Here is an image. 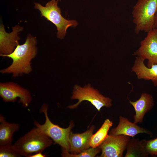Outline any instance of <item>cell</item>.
Masks as SVG:
<instances>
[{
	"mask_svg": "<svg viewBox=\"0 0 157 157\" xmlns=\"http://www.w3.org/2000/svg\"><path fill=\"white\" fill-rule=\"evenodd\" d=\"M36 43V37L28 34L24 43L21 45L18 44L11 53L2 56L11 58L13 62L10 66L1 70L0 72L12 74L14 77L30 73L32 69L31 61L37 53Z\"/></svg>",
	"mask_w": 157,
	"mask_h": 157,
	"instance_id": "obj_1",
	"label": "cell"
},
{
	"mask_svg": "<svg viewBox=\"0 0 157 157\" xmlns=\"http://www.w3.org/2000/svg\"><path fill=\"white\" fill-rule=\"evenodd\" d=\"M36 127L18 139L13 145L22 156L29 157L42 152L52 144V140Z\"/></svg>",
	"mask_w": 157,
	"mask_h": 157,
	"instance_id": "obj_2",
	"label": "cell"
},
{
	"mask_svg": "<svg viewBox=\"0 0 157 157\" xmlns=\"http://www.w3.org/2000/svg\"><path fill=\"white\" fill-rule=\"evenodd\" d=\"M157 10V0H138L132 12L136 34L148 33L153 28L154 19Z\"/></svg>",
	"mask_w": 157,
	"mask_h": 157,
	"instance_id": "obj_3",
	"label": "cell"
},
{
	"mask_svg": "<svg viewBox=\"0 0 157 157\" xmlns=\"http://www.w3.org/2000/svg\"><path fill=\"white\" fill-rule=\"evenodd\" d=\"M48 109L47 104H44L42 105L40 112L43 113L45 115V122L42 124L35 121L34 125L42 133L51 138L54 141V144L60 146L62 151H67L69 152V135L72 129L74 126L73 122H71L69 126L66 128L54 124L49 118Z\"/></svg>",
	"mask_w": 157,
	"mask_h": 157,
	"instance_id": "obj_4",
	"label": "cell"
},
{
	"mask_svg": "<svg viewBox=\"0 0 157 157\" xmlns=\"http://www.w3.org/2000/svg\"><path fill=\"white\" fill-rule=\"evenodd\" d=\"M58 1L51 0L44 6L39 3H35V8L39 10L41 16L44 17L56 26L57 30V37L63 39L67 29L70 26L76 27L78 22L75 20L65 19L61 14L60 8L58 6Z\"/></svg>",
	"mask_w": 157,
	"mask_h": 157,
	"instance_id": "obj_5",
	"label": "cell"
},
{
	"mask_svg": "<svg viewBox=\"0 0 157 157\" xmlns=\"http://www.w3.org/2000/svg\"><path fill=\"white\" fill-rule=\"evenodd\" d=\"M72 94L71 99H77L78 101L76 104L69 106L68 107L70 109L76 108L84 101L90 102L99 111L104 106L110 108L112 106V100L111 99L104 96L98 90L92 87L90 84L83 87L75 85L74 87Z\"/></svg>",
	"mask_w": 157,
	"mask_h": 157,
	"instance_id": "obj_6",
	"label": "cell"
},
{
	"mask_svg": "<svg viewBox=\"0 0 157 157\" xmlns=\"http://www.w3.org/2000/svg\"><path fill=\"white\" fill-rule=\"evenodd\" d=\"M0 96L5 102H15L19 98V103L24 107H27L32 98L29 92L13 82L1 83Z\"/></svg>",
	"mask_w": 157,
	"mask_h": 157,
	"instance_id": "obj_7",
	"label": "cell"
},
{
	"mask_svg": "<svg viewBox=\"0 0 157 157\" xmlns=\"http://www.w3.org/2000/svg\"><path fill=\"white\" fill-rule=\"evenodd\" d=\"M133 55L147 60L149 67L157 64V28H153L147 33L146 37L141 41L140 47Z\"/></svg>",
	"mask_w": 157,
	"mask_h": 157,
	"instance_id": "obj_8",
	"label": "cell"
},
{
	"mask_svg": "<svg viewBox=\"0 0 157 157\" xmlns=\"http://www.w3.org/2000/svg\"><path fill=\"white\" fill-rule=\"evenodd\" d=\"M130 137L123 135H108L98 147L101 149V157H122Z\"/></svg>",
	"mask_w": 157,
	"mask_h": 157,
	"instance_id": "obj_9",
	"label": "cell"
},
{
	"mask_svg": "<svg viewBox=\"0 0 157 157\" xmlns=\"http://www.w3.org/2000/svg\"><path fill=\"white\" fill-rule=\"evenodd\" d=\"M23 27L17 25L13 27V31L10 33L5 31L4 26L1 24L0 27V56L11 53L14 50L18 43L19 37L18 35L23 30Z\"/></svg>",
	"mask_w": 157,
	"mask_h": 157,
	"instance_id": "obj_10",
	"label": "cell"
},
{
	"mask_svg": "<svg viewBox=\"0 0 157 157\" xmlns=\"http://www.w3.org/2000/svg\"><path fill=\"white\" fill-rule=\"evenodd\" d=\"M94 129L92 126L85 132L81 133H74L71 131L69 135V152L78 154L90 148V142Z\"/></svg>",
	"mask_w": 157,
	"mask_h": 157,
	"instance_id": "obj_11",
	"label": "cell"
},
{
	"mask_svg": "<svg viewBox=\"0 0 157 157\" xmlns=\"http://www.w3.org/2000/svg\"><path fill=\"white\" fill-rule=\"evenodd\" d=\"M140 133H145L151 136L152 135V133L149 130L139 127L134 122H131L127 118L120 116L118 125L111 130L109 135H123L133 138Z\"/></svg>",
	"mask_w": 157,
	"mask_h": 157,
	"instance_id": "obj_12",
	"label": "cell"
},
{
	"mask_svg": "<svg viewBox=\"0 0 157 157\" xmlns=\"http://www.w3.org/2000/svg\"><path fill=\"white\" fill-rule=\"evenodd\" d=\"M129 102L135 110L134 122L136 124L142 122L145 115L152 109L154 104L152 96L147 93H142L137 101H132L129 100Z\"/></svg>",
	"mask_w": 157,
	"mask_h": 157,
	"instance_id": "obj_13",
	"label": "cell"
},
{
	"mask_svg": "<svg viewBox=\"0 0 157 157\" xmlns=\"http://www.w3.org/2000/svg\"><path fill=\"white\" fill-rule=\"evenodd\" d=\"M144 60L136 56L131 72L135 73L138 79L151 80L154 86H157V64L149 67L144 64Z\"/></svg>",
	"mask_w": 157,
	"mask_h": 157,
	"instance_id": "obj_14",
	"label": "cell"
},
{
	"mask_svg": "<svg viewBox=\"0 0 157 157\" xmlns=\"http://www.w3.org/2000/svg\"><path fill=\"white\" fill-rule=\"evenodd\" d=\"M0 146L11 144L13 135L19 129V125L7 122L1 114L0 115Z\"/></svg>",
	"mask_w": 157,
	"mask_h": 157,
	"instance_id": "obj_15",
	"label": "cell"
},
{
	"mask_svg": "<svg viewBox=\"0 0 157 157\" xmlns=\"http://www.w3.org/2000/svg\"><path fill=\"white\" fill-rule=\"evenodd\" d=\"M112 125V122L109 119H106L100 128L94 134L92 135L90 142V147H98L108 135V131Z\"/></svg>",
	"mask_w": 157,
	"mask_h": 157,
	"instance_id": "obj_16",
	"label": "cell"
},
{
	"mask_svg": "<svg viewBox=\"0 0 157 157\" xmlns=\"http://www.w3.org/2000/svg\"><path fill=\"white\" fill-rule=\"evenodd\" d=\"M126 149V157H148V156L144 149L142 141H140L134 137L129 140Z\"/></svg>",
	"mask_w": 157,
	"mask_h": 157,
	"instance_id": "obj_17",
	"label": "cell"
},
{
	"mask_svg": "<svg viewBox=\"0 0 157 157\" xmlns=\"http://www.w3.org/2000/svg\"><path fill=\"white\" fill-rule=\"evenodd\" d=\"M101 151V149L98 147L96 148L91 147L76 154L69 153V152L67 151H63L62 156L67 157H94L99 153Z\"/></svg>",
	"mask_w": 157,
	"mask_h": 157,
	"instance_id": "obj_18",
	"label": "cell"
},
{
	"mask_svg": "<svg viewBox=\"0 0 157 157\" xmlns=\"http://www.w3.org/2000/svg\"><path fill=\"white\" fill-rule=\"evenodd\" d=\"M141 141L144 149L148 155L157 156V138L154 139Z\"/></svg>",
	"mask_w": 157,
	"mask_h": 157,
	"instance_id": "obj_19",
	"label": "cell"
},
{
	"mask_svg": "<svg viewBox=\"0 0 157 157\" xmlns=\"http://www.w3.org/2000/svg\"><path fill=\"white\" fill-rule=\"evenodd\" d=\"M22 156L12 144L0 146V157H17Z\"/></svg>",
	"mask_w": 157,
	"mask_h": 157,
	"instance_id": "obj_20",
	"label": "cell"
},
{
	"mask_svg": "<svg viewBox=\"0 0 157 157\" xmlns=\"http://www.w3.org/2000/svg\"><path fill=\"white\" fill-rule=\"evenodd\" d=\"M45 155L42 154V152H38L31 155L29 157H44Z\"/></svg>",
	"mask_w": 157,
	"mask_h": 157,
	"instance_id": "obj_21",
	"label": "cell"
},
{
	"mask_svg": "<svg viewBox=\"0 0 157 157\" xmlns=\"http://www.w3.org/2000/svg\"><path fill=\"white\" fill-rule=\"evenodd\" d=\"M154 27L157 28V10L154 17Z\"/></svg>",
	"mask_w": 157,
	"mask_h": 157,
	"instance_id": "obj_22",
	"label": "cell"
},
{
	"mask_svg": "<svg viewBox=\"0 0 157 157\" xmlns=\"http://www.w3.org/2000/svg\"><path fill=\"white\" fill-rule=\"evenodd\" d=\"M57 0L58 1H59V0L60 1V0Z\"/></svg>",
	"mask_w": 157,
	"mask_h": 157,
	"instance_id": "obj_23",
	"label": "cell"
}]
</instances>
